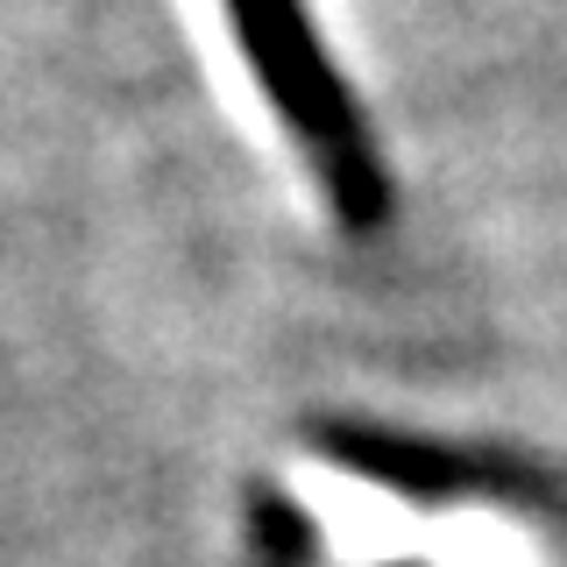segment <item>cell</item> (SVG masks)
I'll return each instance as SVG.
<instances>
[{
    "label": "cell",
    "mask_w": 567,
    "mask_h": 567,
    "mask_svg": "<svg viewBox=\"0 0 567 567\" xmlns=\"http://www.w3.org/2000/svg\"><path fill=\"white\" fill-rule=\"evenodd\" d=\"M220 8L241 35V58L256 71L262 100L277 106V121L291 128L298 150H306L327 206L341 213V220L369 227L383 213V171H377V156H369L354 100L333 85L327 58H319L306 8H298V0H220Z\"/></svg>",
    "instance_id": "1"
}]
</instances>
